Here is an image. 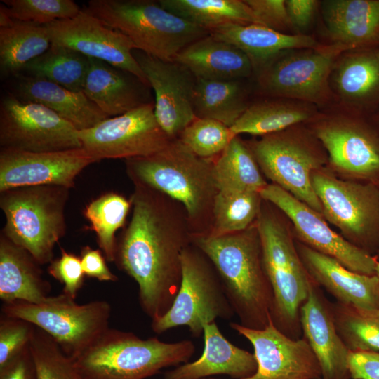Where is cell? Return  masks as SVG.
I'll return each mask as SVG.
<instances>
[{
  "label": "cell",
  "mask_w": 379,
  "mask_h": 379,
  "mask_svg": "<svg viewBox=\"0 0 379 379\" xmlns=\"http://www.w3.org/2000/svg\"><path fill=\"white\" fill-rule=\"evenodd\" d=\"M131 221L117 239L115 264L135 280L142 311L164 314L178 293L181 254L192 232L184 206L168 196L134 183Z\"/></svg>",
  "instance_id": "obj_1"
},
{
  "label": "cell",
  "mask_w": 379,
  "mask_h": 379,
  "mask_svg": "<svg viewBox=\"0 0 379 379\" xmlns=\"http://www.w3.org/2000/svg\"><path fill=\"white\" fill-rule=\"evenodd\" d=\"M192 244L213 265L239 324L265 328L272 319L273 294L256 221L244 230L218 237L192 235Z\"/></svg>",
  "instance_id": "obj_2"
},
{
  "label": "cell",
  "mask_w": 379,
  "mask_h": 379,
  "mask_svg": "<svg viewBox=\"0 0 379 379\" xmlns=\"http://www.w3.org/2000/svg\"><path fill=\"white\" fill-rule=\"evenodd\" d=\"M125 164L133 184L156 190L184 206L192 235L209 232L218 192L212 159L198 157L176 138L156 154L126 159Z\"/></svg>",
  "instance_id": "obj_3"
},
{
  "label": "cell",
  "mask_w": 379,
  "mask_h": 379,
  "mask_svg": "<svg viewBox=\"0 0 379 379\" xmlns=\"http://www.w3.org/2000/svg\"><path fill=\"white\" fill-rule=\"evenodd\" d=\"M194 352L189 340H144L132 332L109 328L72 361L81 379H145L188 362Z\"/></svg>",
  "instance_id": "obj_4"
},
{
  "label": "cell",
  "mask_w": 379,
  "mask_h": 379,
  "mask_svg": "<svg viewBox=\"0 0 379 379\" xmlns=\"http://www.w3.org/2000/svg\"><path fill=\"white\" fill-rule=\"evenodd\" d=\"M124 34L136 49L165 61H174L185 47L209 32L151 0H91L82 8Z\"/></svg>",
  "instance_id": "obj_5"
},
{
  "label": "cell",
  "mask_w": 379,
  "mask_h": 379,
  "mask_svg": "<svg viewBox=\"0 0 379 379\" xmlns=\"http://www.w3.org/2000/svg\"><path fill=\"white\" fill-rule=\"evenodd\" d=\"M69 188L42 185L0 192L6 218L2 234L24 248L39 265L53 260L54 248L66 233L65 209Z\"/></svg>",
  "instance_id": "obj_6"
},
{
  "label": "cell",
  "mask_w": 379,
  "mask_h": 379,
  "mask_svg": "<svg viewBox=\"0 0 379 379\" xmlns=\"http://www.w3.org/2000/svg\"><path fill=\"white\" fill-rule=\"evenodd\" d=\"M264 268L273 294L272 320L283 333L298 328L300 309L313 281L297 250L291 232L279 214L262 201L256 220Z\"/></svg>",
  "instance_id": "obj_7"
},
{
  "label": "cell",
  "mask_w": 379,
  "mask_h": 379,
  "mask_svg": "<svg viewBox=\"0 0 379 379\" xmlns=\"http://www.w3.org/2000/svg\"><path fill=\"white\" fill-rule=\"evenodd\" d=\"M181 282L171 308L152 320L157 334L186 326L193 337L203 335L204 326L217 319H230L235 314L223 286L208 258L190 244L181 254Z\"/></svg>",
  "instance_id": "obj_8"
},
{
  "label": "cell",
  "mask_w": 379,
  "mask_h": 379,
  "mask_svg": "<svg viewBox=\"0 0 379 379\" xmlns=\"http://www.w3.org/2000/svg\"><path fill=\"white\" fill-rule=\"evenodd\" d=\"M62 293L39 303H4L2 314L24 319L48 334L62 352L74 359L109 328L112 308L105 300L79 305Z\"/></svg>",
  "instance_id": "obj_9"
},
{
  "label": "cell",
  "mask_w": 379,
  "mask_h": 379,
  "mask_svg": "<svg viewBox=\"0 0 379 379\" xmlns=\"http://www.w3.org/2000/svg\"><path fill=\"white\" fill-rule=\"evenodd\" d=\"M298 125L268 134L248 145L263 174L323 215L311 175L324 168L328 157L317 138Z\"/></svg>",
  "instance_id": "obj_10"
},
{
  "label": "cell",
  "mask_w": 379,
  "mask_h": 379,
  "mask_svg": "<svg viewBox=\"0 0 379 379\" xmlns=\"http://www.w3.org/2000/svg\"><path fill=\"white\" fill-rule=\"evenodd\" d=\"M323 216L355 246L379 236V187L376 183L344 180L324 168L311 175ZM359 247V246H358Z\"/></svg>",
  "instance_id": "obj_11"
},
{
  "label": "cell",
  "mask_w": 379,
  "mask_h": 379,
  "mask_svg": "<svg viewBox=\"0 0 379 379\" xmlns=\"http://www.w3.org/2000/svg\"><path fill=\"white\" fill-rule=\"evenodd\" d=\"M84 148L96 162L144 157L164 149L171 140L159 126L154 103L149 102L96 126L78 131Z\"/></svg>",
  "instance_id": "obj_12"
},
{
  "label": "cell",
  "mask_w": 379,
  "mask_h": 379,
  "mask_svg": "<svg viewBox=\"0 0 379 379\" xmlns=\"http://www.w3.org/2000/svg\"><path fill=\"white\" fill-rule=\"evenodd\" d=\"M0 146L32 152L81 148L78 130L46 107L8 95L0 105Z\"/></svg>",
  "instance_id": "obj_13"
},
{
  "label": "cell",
  "mask_w": 379,
  "mask_h": 379,
  "mask_svg": "<svg viewBox=\"0 0 379 379\" xmlns=\"http://www.w3.org/2000/svg\"><path fill=\"white\" fill-rule=\"evenodd\" d=\"M338 45L320 46L302 52L276 55L260 67L258 82L270 95L321 103L330 97L328 79Z\"/></svg>",
  "instance_id": "obj_14"
},
{
  "label": "cell",
  "mask_w": 379,
  "mask_h": 379,
  "mask_svg": "<svg viewBox=\"0 0 379 379\" xmlns=\"http://www.w3.org/2000/svg\"><path fill=\"white\" fill-rule=\"evenodd\" d=\"M260 194L289 219L303 244L335 259L353 272L375 275L378 260L333 231L321 214L272 183L267 184Z\"/></svg>",
  "instance_id": "obj_15"
},
{
  "label": "cell",
  "mask_w": 379,
  "mask_h": 379,
  "mask_svg": "<svg viewBox=\"0 0 379 379\" xmlns=\"http://www.w3.org/2000/svg\"><path fill=\"white\" fill-rule=\"evenodd\" d=\"M46 26L52 46L66 47L90 58L105 61L129 72L149 87L134 57L136 47L133 41L82 8L72 18L57 20Z\"/></svg>",
  "instance_id": "obj_16"
},
{
  "label": "cell",
  "mask_w": 379,
  "mask_h": 379,
  "mask_svg": "<svg viewBox=\"0 0 379 379\" xmlns=\"http://www.w3.org/2000/svg\"><path fill=\"white\" fill-rule=\"evenodd\" d=\"M229 325L253 347L257 370L244 379H321L319 364L305 339L287 335L272 319L262 329Z\"/></svg>",
  "instance_id": "obj_17"
},
{
  "label": "cell",
  "mask_w": 379,
  "mask_h": 379,
  "mask_svg": "<svg viewBox=\"0 0 379 379\" xmlns=\"http://www.w3.org/2000/svg\"><path fill=\"white\" fill-rule=\"evenodd\" d=\"M95 162L82 147L49 152L1 148L0 192L42 185L71 189L79 174Z\"/></svg>",
  "instance_id": "obj_18"
},
{
  "label": "cell",
  "mask_w": 379,
  "mask_h": 379,
  "mask_svg": "<svg viewBox=\"0 0 379 379\" xmlns=\"http://www.w3.org/2000/svg\"><path fill=\"white\" fill-rule=\"evenodd\" d=\"M133 55L154 90V114L159 126L171 140L178 138L197 118L193 105L195 77L175 61L142 51Z\"/></svg>",
  "instance_id": "obj_19"
},
{
  "label": "cell",
  "mask_w": 379,
  "mask_h": 379,
  "mask_svg": "<svg viewBox=\"0 0 379 379\" xmlns=\"http://www.w3.org/2000/svg\"><path fill=\"white\" fill-rule=\"evenodd\" d=\"M314 135L335 170L375 183L379 178V139L369 129L353 120L331 118L318 122Z\"/></svg>",
  "instance_id": "obj_20"
},
{
  "label": "cell",
  "mask_w": 379,
  "mask_h": 379,
  "mask_svg": "<svg viewBox=\"0 0 379 379\" xmlns=\"http://www.w3.org/2000/svg\"><path fill=\"white\" fill-rule=\"evenodd\" d=\"M312 281L300 309V323L305 340L321 368V379H348L350 350L340 336L329 308Z\"/></svg>",
  "instance_id": "obj_21"
},
{
  "label": "cell",
  "mask_w": 379,
  "mask_h": 379,
  "mask_svg": "<svg viewBox=\"0 0 379 379\" xmlns=\"http://www.w3.org/2000/svg\"><path fill=\"white\" fill-rule=\"evenodd\" d=\"M297 250L312 279L339 301L364 311L379 310V280L353 272L335 259L298 243Z\"/></svg>",
  "instance_id": "obj_22"
},
{
  "label": "cell",
  "mask_w": 379,
  "mask_h": 379,
  "mask_svg": "<svg viewBox=\"0 0 379 379\" xmlns=\"http://www.w3.org/2000/svg\"><path fill=\"white\" fill-rule=\"evenodd\" d=\"M203 336L201 357L165 372L164 379H202L222 374L244 379L255 373L257 362L254 354L227 340L215 321L204 326Z\"/></svg>",
  "instance_id": "obj_23"
},
{
  "label": "cell",
  "mask_w": 379,
  "mask_h": 379,
  "mask_svg": "<svg viewBox=\"0 0 379 379\" xmlns=\"http://www.w3.org/2000/svg\"><path fill=\"white\" fill-rule=\"evenodd\" d=\"M142 87H148L128 72L105 61L90 58L83 92L109 118L147 104Z\"/></svg>",
  "instance_id": "obj_24"
},
{
  "label": "cell",
  "mask_w": 379,
  "mask_h": 379,
  "mask_svg": "<svg viewBox=\"0 0 379 379\" xmlns=\"http://www.w3.org/2000/svg\"><path fill=\"white\" fill-rule=\"evenodd\" d=\"M20 76L15 88L18 98L46 107L78 131L92 128L109 118L83 91H74L44 79Z\"/></svg>",
  "instance_id": "obj_25"
},
{
  "label": "cell",
  "mask_w": 379,
  "mask_h": 379,
  "mask_svg": "<svg viewBox=\"0 0 379 379\" xmlns=\"http://www.w3.org/2000/svg\"><path fill=\"white\" fill-rule=\"evenodd\" d=\"M174 61L196 79L208 80H239L250 76L253 68L241 50L210 34L183 48Z\"/></svg>",
  "instance_id": "obj_26"
},
{
  "label": "cell",
  "mask_w": 379,
  "mask_h": 379,
  "mask_svg": "<svg viewBox=\"0 0 379 379\" xmlns=\"http://www.w3.org/2000/svg\"><path fill=\"white\" fill-rule=\"evenodd\" d=\"M322 5L324 20L333 44L347 50L379 39V0H328Z\"/></svg>",
  "instance_id": "obj_27"
},
{
  "label": "cell",
  "mask_w": 379,
  "mask_h": 379,
  "mask_svg": "<svg viewBox=\"0 0 379 379\" xmlns=\"http://www.w3.org/2000/svg\"><path fill=\"white\" fill-rule=\"evenodd\" d=\"M39 265L29 252L1 234L0 299L4 303H39L48 296L51 284Z\"/></svg>",
  "instance_id": "obj_28"
},
{
  "label": "cell",
  "mask_w": 379,
  "mask_h": 379,
  "mask_svg": "<svg viewBox=\"0 0 379 379\" xmlns=\"http://www.w3.org/2000/svg\"><path fill=\"white\" fill-rule=\"evenodd\" d=\"M209 34L239 48L253 67H261L286 50L321 46L310 36L287 34L258 24L230 23L213 29Z\"/></svg>",
  "instance_id": "obj_29"
},
{
  "label": "cell",
  "mask_w": 379,
  "mask_h": 379,
  "mask_svg": "<svg viewBox=\"0 0 379 379\" xmlns=\"http://www.w3.org/2000/svg\"><path fill=\"white\" fill-rule=\"evenodd\" d=\"M51 45L46 25L15 20L0 10V69L17 76Z\"/></svg>",
  "instance_id": "obj_30"
},
{
  "label": "cell",
  "mask_w": 379,
  "mask_h": 379,
  "mask_svg": "<svg viewBox=\"0 0 379 379\" xmlns=\"http://www.w3.org/2000/svg\"><path fill=\"white\" fill-rule=\"evenodd\" d=\"M213 175L218 191H260L268 184L249 148L236 136L213 160Z\"/></svg>",
  "instance_id": "obj_31"
},
{
  "label": "cell",
  "mask_w": 379,
  "mask_h": 379,
  "mask_svg": "<svg viewBox=\"0 0 379 379\" xmlns=\"http://www.w3.org/2000/svg\"><path fill=\"white\" fill-rule=\"evenodd\" d=\"M158 1L166 10L208 32L230 23L260 25L245 1L159 0Z\"/></svg>",
  "instance_id": "obj_32"
},
{
  "label": "cell",
  "mask_w": 379,
  "mask_h": 379,
  "mask_svg": "<svg viewBox=\"0 0 379 379\" xmlns=\"http://www.w3.org/2000/svg\"><path fill=\"white\" fill-rule=\"evenodd\" d=\"M193 105L197 117L215 119L230 128L248 107L237 79H196Z\"/></svg>",
  "instance_id": "obj_33"
},
{
  "label": "cell",
  "mask_w": 379,
  "mask_h": 379,
  "mask_svg": "<svg viewBox=\"0 0 379 379\" xmlns=\"http://www.w3.org/2000/svg\"><path fill=\"white\" fill-rule=\"evenodd\" d=\"M313 114L312 108L307 105L262 102L249 105L230 128L237 135L248 133L264 136L298 125Z\"/></svg>",
  "instance_id": "obj_34"
},
{
  "label": "cell",
  "mask_w": 379,
  "mask_h": 379,
  "mask_svg": "<svg viewBox=\"0 0 379 379\" xmlns=\"http://www.w3.org/2000/svg\"><path fill=\"white\" fill-rule=\"evenodd\" d=\"M90 58L72 49L51 45L44 53L30 61L22 72L74 91H83Z\"/></svg>",
  "instance_id": "obj_35"
},
{
  "label": "cell",
  "mask_w": 379,
  "mask_h": 379,
  "mask_svg": "<svg viewBox=\"0 0 379 379\" xmlns=\"http://www.w3.org/2000/svg\"><path fill=\"white\" fill-rule=\"evenodd\" d=\"M334 81L340 95L352 102H364L379 95V52L345 56L339 62Z\"/></svg>",
  "instance_id": "obj_36"
},
{
  "label": "cell",
  "mask_w": 379,
  "mask_h": 379,
  "mask_svg": "<svg viewBox=\"0 0 379 379\" xmlns=\"http://www.w3.org/2000/svg\"><path fill=\"white\" fill-rule=\"evenodd\" d=\"M131 206L130 199L114 192L102 194L85 207L84 215L96 235L97 243L108 262H114L117 232L124 227Z\"/></svg>",
  "instance_id": "obj_37"
},
{
  "label": "cell",
  "mask_w": 379,
  "mask_h": 379,
  "mask_svg": "<svg viewBox=\"0 0 379 379\" xmlns=\"http://www.w3.org/2000/svg\"><path fill=\"white\" fill-rule=\"evenodd\" d=\"M262 201L257 192L218 191L214 199L211 230L206 235L218 237L248 228L255 222Z\"/></svg>",
  "instance_id": "obj_38"
},
{
  "label": "cell",
  "mask_w": 379,
  "mask_h": 379,
  "mask_svg": "<svg viewBox=\"0 0 379 379\" xmlns=\"http://www.w3.org/2000/svg\"><path fill=\"white\" fill-rule=\"evenodd\" d=\"M332 311L336 329L350 350H379V310L338 303Z\"/></svg>",
  "instance_id": "obj_39"
},
{
  "label": "cell",
  "mask_w": 379,
  "mask_h": 379,
  "mask_svg": "<svg viewBox=\"0 0 379 379\" xmlns=\"http://www.w3.org/2000/svg\"><path fill=\"white\" fill-rule=\"evenodd\" d=\"M0 10L11 19L46 25L72 18L81 8L72 0H1Z\"/></svg>",
  "instance_id": "obj_40"
},
{
  "label": "cell",
  "mask_w": 379,
  "mask_h": 379,
  "mask_svg": "<svg viewBox=\"0 0 379 379\" xmlns=\"http://www.w3.org/2000/svg\"><path fill=\"white\" fill-rule=\"evenodd\" d=\"M237 136L230 127L215 119L197 117L178 139L199 157H218Z\"/></svg>",
  "instance_id": "obj_41"
},
{
  "label": "cell",
  "mask_w": 379,
  "mask_h": 379,
  "mask_svg": "<svg viewBox=\"0 0 379 379\" xmlns=\"http://www.w3.org/2000/svg\"><path fill=\"white\" fill-rule=\"evenodd\" d=\"M36 370V379H81L72 359L55 341L35 326L29 343Z\"/></svg>",
  "instance_id": "obj_42"
},
{
  "label": "cell",
  "mask_w": 379,
  "mask_h": 379,
  "mask_svg": "<svg viewBox=\"0 0 379 379\" xmlns=\"http://www.w3.org/2000/svg\"><path fill=\"white\" fill-rule=\"evenodd\" d=\"M35 326L17 317L1 314L0 318V367L29 345Z\"/></svg>",
  "instance_id": "obj_43"
},
{
  "label": "cell",
  "mask_w": 379,
  "mask_h": 379,
  "mask_svg": "<svg viewBox=\"0 0 379 379\" xmlns=\"http://www.w3.org/2000/svg\"><path fill=\"white\" fill-rule=\"evenodd\" d=\"M61 255L53 259L48 267V274L63 285L62 293L76 299L82 288L85 274L80 257L60 248Z\"/></svg>",
  "instance_id": "obj_44"
},
{
  "label": "cell",
  "mask_w": 379,
  "mask_h": 379,
  "mask_svg": "<svg viewBox=\"0 0 379 379\" xmlns=\"http://www.w3.org/2000/svg\"><path fill=\"white\" fill-rule=\"evenodd\" d=\"M261 25L282 32L292 27L285 0H245Z\"/></svg>",
  "instance_id": "obj_45"
},
{
  "label": "cell",
  "mask_w": 379,
  "mask_h": 379,
  "mask_svg": "<svg viewBox=\"0 0 379 379\" xmlns=\"http://www.w3.org/2000/svg\"><path fill=\"white\" fill-rule=\"evenodd\" d=\"M347 368L353 379H379V352L350 350Z\"/></svg>",
  "instance_id": "obj_46"
},
{
  "label": "cell",
  "mask_w": 379,
  "mask_h": 379,
  "mask_svg": "<svg viewBox=\"0 0 379 379\" xmlns=\"http://www.w3.org/2000/svg\"><path fill=\"white\" fill-rule=\"evenodd\" d=\"M79 257L86 276L97 279L100 281H118V277L107 265V260L100 250L85 246L81 248Z\"/></svg>",
  "instance_id": "obj_47"
},
{
  "label": "cell",
  "mask_w": 379,
  "mask_h": 379,
  "mask_svg": "<svg viewBox=\"0 0 379 379\" xmlns=\"http://www.w3.org/2000/svg\"><path fill=\"white\" fill-rule=\"evenodd\" d=\"M0 379H36V370L29 345L0 367Z\"/></svg>",
  "instance_id": "obj_48"
},
{
  "label": "cell",
  "mask_w": 379,
  "mask_h": 379,
  "mask_svg": "<svg viewBox=\"0 0 379 379\" xmlns=\"http://www.w3.org/2000/svg\"><path fill=\"white\" fill-rule=\"evenodd\" d=\"M318 3L315 0H286L287 13L292 27H307L312 20Z\"/></svg>",
  "instance_id": "obj_49"
},
{
  "label": "cell",
  "mask_w": 379,
  "mask_h": 379,
  "mask_svg": "<svg viewBox=\"0 0 379 379\" xmlns=\"http://www.w3.org/2000/svg\"><path fill=\"white\" fill-rule=\"evenodd\" d=\"M375 275L378 277L379 280V261H377V263H376Z\"/></svg>",
  "instance_id": "obj_50"
},
{
  "label": "cell",
  "mask_w": 379,
  "mask_h": 379,
  "mask_svg": "<svg viewBox=\"0 0 379 379\" xmlns=\"http://www.w3.org/2000/svg\"><path fill=\"white\" fill-rule=\"evenodd\" d=\"M202 379H216V378H202Z\"/></svg>",
  "instance_id": "obj_51"
},
{
  "label": "cell",
  "mask_w": 379,
  "mask_h": 379,
  "mask_svg": "<svg viewBox=\"0 0 379 379\" xmlns=\"http://www.w3.org/2000/svg\"><path fill=\"white\" fill-rule=\"evenodd\" d=\"M378 257H379V249H378Z\"/></svg>",
  "instance_id": "obj_52"
}]
</instances>
